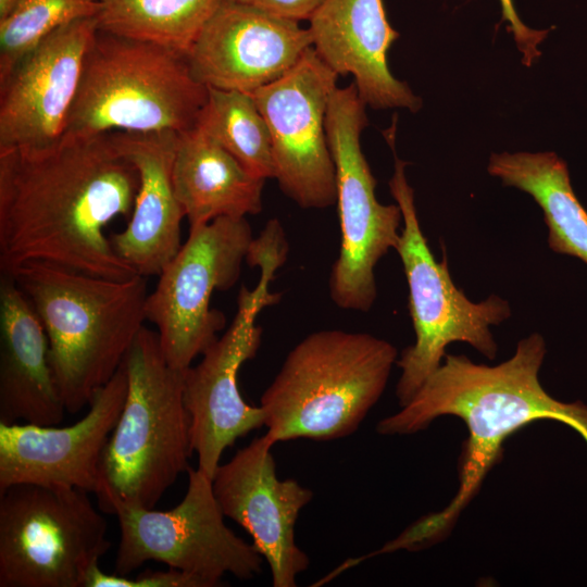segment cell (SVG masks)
I'll use <instances>...</instances> for the list:
<instances>
[{
    "label": "cell",
    "instance_id": "1",
    "mask_svg": "<svg viewBox=\"0 0 587 587\" xmlns=\"http://www.w3.org/2000/svg\"><path fill=\"white\" fill-rule=\"evenodd\" d=\"M135 165L112 133L63 137L37 152L0 151V268L49 262L110 279L138 275L113 250L105 227L130 217Z\"/></svg>",
    "mask_w": 587,
    "mask_h": 587
},
{
    "label": "cell",
    "instance_id": "2",
    "mask_svg": "<svg viewBox=\"0 0 587 587\" xmlns=\"http://www.w3.org/2000/svg\"><path fill=\"white\" fill-rule=\"evenodd\" d=\"M546 351L542 336L534 333L517 342L509 360L495 366L474 363L463 354H446L415 396L377 423L380 435H412L440 416L452 415L469 430L459 459V488L451 502L411 524L385 544L382 553L417 551L444 540L501 459L505 439L529 423H564L587 444V407L554 399L539 382Z\"/></svg>",
    "mask_w": 587,
    "mask_h": 587
},
{
    "label": "cell",
    "instance_id": "3",
    "mask_svg": "<svg viewBox=\"0 0 587 587\" xmlns=\"http://www.w3.org/2000/svg\"><path fill=\"white\" fill-rule=\"evenodd\" d=\"M40 319L66 412L87 407L143 327L147 277L117 280L30 261L9 272Z\"/></svg>",
    "mask_w": 587,
    "mask_h": 587
},
{
    "label": "cell",
    "instance_id": "4",
    "mask_svg": "<svg viewBox=\"0 0 587 587\" xmlns=\"http://www.w3.org/2000/svg\"><path fill=\"white\" fill-rule=\"evenodd\" d=\"M398 352L367 333L322 329L286 355L260 407L274 442L353 434L382 397Z\"/></svg>",
    "mask_w": 587,
    "mask_h": 587
},
{
    "label": "cell",
    "instance_id": "5",
    "mask_svg": "<svg viewBox=\"0 0 587 587\" xmlns=\"http://www.w3.org/2000/svg\"><path fill=\"white\" fill-rule=\"evenodd\" d=\"M127 394L105 445L95 492L104 513L113 501L153 509L190 467V416L184 370L166 360L157 330L142 327L124 361Z\"/></svg>",
    "mask_w": 587,
    "mask_h": 587
},
{
    "label": "cell",
    "instance_id": "6",
    "mask_svg": "<svg viewBox=\"0 0 587 587\" xmlns=\"http://www.w3.org/2000/svg\"><path fill=\"white\" fill-rule=\"evenodd\" d=\"M208 91L185 53L98 29L63 137L180 134L197 125Z\"/></svg>",
    "mask_w": 587,
    "mask_h": 587
},
{
    "label": "cell",
    "instance_id": "7",
    "mask_svg": "<svg viewBox=\"0 0 587 587\" xmlns=\"http://www.w3.org/2000/svg\"><path fill=\"white\" fill-rule=\"evenodd\" d=\"M287 254L284 228L278 220H270L253 238L246 258L251 267L260 268L257 285L252 289L241 286L230 326L201 354L197 365L184 370L191 448L198 457V469L211 479L224 451L238 438L264 426L261 407L248 404L240 394L238 372L260 348L259 314L280 299V294L271 291L270 286Z\"/></svg>",
    "mask_w": 587,
    "mask_h": 587
},
{
    "label": "cell",
    "instance_id": "8",
    "mask_svg": "<svg viewBox=\"0 0 587 587\" xmlns=\"http://www.w3.org/2000/svg\"><path fill=\"white\" fill-rule=\"evenodd\" d=\"M386 139L395 155L389 189L403 217L395 250L408 282L409 312L415 333L414 344L403 349L396 363L401 370L396 396L403 407L441 365L449 344L466 342L494 360L498 346L490 326L509 319L511 308L497 295L473 302L454 285L446 255L436 260L421 229L414 192L405 175L408 163L396 155L395 135Z\"/></svg>",
    "mask_w": 587,
    "mask_h": 587
},
{
    "label": "cell",
    "instance_id": "9",
    "mask_svg": "<svg viewBox=\"0 0 587 587\" xmlns=\"http://www.w3.org/2000/svg\"><path fill=\"white\" fill-rule=\"evenodd\" d=\"M88 494L37 484L0 492V587H84L111 548Z\"/></svg>",
    "mask_w": 587,
    "mask_h": 587
},
{
    "label": "cell",
    "instance_id": "10",
    "mask_svg": "<svg viewBox=\"0 0 587 587\" xmlns=\"http://www.w3.org/2000/svg\"><path fill=\"white\" fill-rule=\"evenodd\" d=\"M366 107L352 83L334 90L326 114L341 232L329 295L338 308L358 312L373 307L377 296L375 266L396 249L403 223L399 205L383 204L375 195L376 179L361 147Z\"/></svg>",
    "mask_w": 587,
    "mask_h": 587
},
{
    "label": "cell",
    "instance_id": "11",
    "mask_svg": "<svg viewBox=\"0 0 587 587\" xmlns=\"http://www.w3.org/2000/svg\"><path fill=\"white\" fill-rule=\"evenodd\" d=\"M187 474L186 494L171 510L110 503L104 513L117 517L121 530L114 573L128 576L143 563L157 561L200 579L205 587L221 586L226 574L239 579L261 574L263 557L225 524L212 479L198 467L190 466Z\"/></svg>",
    "mask_w": 587,
    "mask_h": 587
},
{
    "label": "cell",
    "instance_id": "12",
    "mask_svg": "<svg viewBox=\"0 0 587 587\" xmlns=\"http://www.w3.org/2000/svg\"><path fill=\"white\" fill-rule=\"evenodd\" d=\"M253 238L246 217H218L192 226L158 275L147 297L146 319L155 326L173 367L186 370L217 339L225 316L211 309V297L237 283Z\"/></svg>",
    "mask_w": 587,
    "mask_h": 587
},
{
    "label": "cell",
    "instance_id": "13",
    "mask_svg": "<svg viewBox=\"0 0 587 587\" xmlns=\"http://www.w3.org/2000/svg\"><path fill=\"white\" fill-rule=\"evenodd\" d=\"M337 79L311 47L287 73L251 93L268 126L274 178L303 209L329 208L337 200L326 134Z\"/></svg>",
    "mask_w": 587,
    "mask_h": 587
},
{
    "label": "cell",
    "instance_id": "14",
    "mask_svg": "<svg viewBox=\"0 0 587 587\" xmlns=\"http://www.w3.org/2000/svg\"><path fill=\"white\" fill-rule=\"evenodd\" d=\"M97 30L96 17L62 26L0 82V151L37 152L62 139Z\"/></svg>",
    "mask_w": 587,
    "mask_h": 587
},
{
    "label": "cell",
    "instance_id": "15",
    "mask_svg": "<svg viewBox=\"0 0 587 587\" xmlns=\"http://www.w3.org/2000/svg\"><path fill=\"white\" fill-rule=\"evenodd\" d=\"M275 444L263 435L220 464L213 494L225 515L240 525L265 559L274 587H296L310 564L296 544L295 527L313 492L296 479H279L272 454Z\"/></svg>",
    "mask_w": 587,
    "mask_h": 587
},
{
    "label": "cell",
    "instance_id": "16",
    "mask_svg": "<svg viewBox=\"0 0 587 587\" xmlns=\"http://www.w3.org/2000/svg\"><path fill=\"white\" fill-rule=\"evenodd\" d=\"M127 394L124 363L92 396L86 414L58 427L0 423V492L15 484L96 492L102 454Z\"/></svg>",
    "mask_w": 587,
    "mask_h": 587
},
{
    "label": "cell",
    "instance_id": "17",
    "mask_svg": "<svg viewBox=\"0 0 587 587\" xmlns=\"http://www.w3.org/2000/svg\"><path fill=\"white\" fill-rule=\"evenodd\" d=\"M312 47L308 28L236 0H221L187 60L208 88L252 93L292 68Z\"/></svg>",
    "mask_w": 587,
    "mask_h": 587
},
{
    "label": "cell",
    "instance_id": "18",
    "mask_svg": "<svg viewBox=\"0 0 587 587\" xmlns=\"http://www.w3.org/2000/svg\"><path fill=\"white\" fill-rule=\"evenodd\" d=\"M308 21L316 54L338 76L353 77L366 105L420 109L421 99L388 67L399 33L389 24L384 0H322Z\"/></svg>",
    "mask_w": 587,
    "mask_h": 587
},
{
    "label": "cell",
    "instance_id": "19",
    "mask_svg": "<svg viewBox=\"0 0 587 587\" xmlns=\"http://www.w3.org/2000/svg\"><path fill=\"white\" fill-rule=\"evenodd\" d=\"M112 136L137 168L139 188L128 224L110 236L111 246L138 275L158 276L182 246L185 213L172 180L178 134L112 132Z\"/></svg>",
    "mask_w": 587,
    "mask_h": 587
},
{
    "label": "cell",
    "instance_id": "20",
    "mask_svg": "<svg viewBox=\"0 0 587 587\" xmlns=\"http://www.w3.org/2000/svg\"><path fill=\"white\" fill-rule=\"evenodd\" d=\"M66 412L45 327L8 273L0 277V423L59 425Z\"/></svg>",
    "mask_w": 587,
    "mask_h": 587
},
{
    "label": "cell",
    "instance_id": "21",
    "mask_svg": "<svg viewBox=\"0 0 587 587\" xmlns=\"http://www.w3.org/2000/svg\"><path fill=\"white\" fill-rule=\"evenodd\" d=\"M172 180L190 227L262 211L265 179L250 173L198 126L178 134Z\"/></svg>",
    "mask_w": 587,
    "mask_h": 587
},
{
    "label": "cell",
    "instance_id": "22",
    "mask_svg": "<svg viewBox=\"0 0 587 587\" xmlns=\"http://www.w3.org/2000/svg\"><path fill=\"white\" fill-rule=\"evenodd\" d=\"M488 173L527 192L544 212L549 248L587 264V211L571 185L566 163L553 152L495 153Z\"/></svg>",
    "mask_w": 587,
    "mask_h": 587
},
{
    "label": "cell",
    "instance_id": "23",
    "mask_svg": "<svg viewBox=\"0 0 587 587\" xmlns=\"http://www.w3.org/2000/svg\"><path fill=\"white\" fill-rule=\"evenodd\" d=\"M99 30L187 55L221 0H97Z\"/></svg>",
    "mask_w": 587,
    "mask_h": 587
},
{
    "label": "cell",
    "instance_id": "24",
    "mask_svg": "<svg viewBox=\"0 0 587 587\" xmlns=\"http://www.w3.org/2000/svg\"><path fill=\"white\" fill-rule=\"evenodd\" d=\"M196 126L215 139L250 173L274 178L268 126L251 93L208 88Z\"/></svg>",
    "mask_w": 587,
    "mask_h": 587
},
{
    "label": "cell",
    "instance_id": "25",
    "mask_svg": "<svg viewBox=\"0 0 587 587\" xmlns=\"http://www.w3.org/2000/svg\"><path fill=\"white\" fill-rule=\"evenodd\" d=\"M97 12V0H23L0 20V82L52 33Z\"/></svg>",
    "mask_w": 587,
    "mask_h": 587
},
{
    "label": "cell",
    "instance_id": "26",
    "mask_svg": "<svg viewBox=\"0 0 587 587\" xmlns=\"http://www.w3.org/2000/svg\"><path fill=\"white\" fill-rule=\"evenodd\" d=\"M84 587H205L204 584L182 571L168 569L167 571H146L135 578L108 574L99 563L87 573Z\"/></svg>",
    "mask_w": 587,
    "mask_h": 587
},
{
    "label": "cell",
    "instance_id": "27",
    "mask_svg": "<svg viewBox=\"0 0 587 587\" xmlns=\"http://www.w3.org/2000/svg\"><path fill=\"white\" fill-rule=\"evenodd\" d=\"M502 20L509 24V29L523 54V62L529 66L540 55L539 43L548 35V30H537L527 27L517 15L513 0H499Z\"/></svg>",
    "mask_w": 587,
    "mask_h": 587
},
{
    "label": "cell",
    "instance_id": "28",
    "mask_svg": "<svg viewBox=\"0 0 587 587\" xmlns=\"http://www.w3.org/2000/svg\"><path fill=\"white\" fill-rule=\"evenodd\" d=\"M268 13L294 20L308 21L322 0H236Z\"/></svg>",
    "mask_w": 587,
    "mask_h": 587
},
{
    "label": "cell",
    "instance_id": "29",
    "mask_svg": "<svg viewBox=\"0 0 587 587\" xmlns=\"http://www.w3.org/2000/svg\"><path fill=\"white\" fill-rule=\"evenodd\" d=\"M23 0H0V20L8 16Z\"/></svg>",
    "mask_w": 587,
    "mask_h": 587
}]
</instances>
